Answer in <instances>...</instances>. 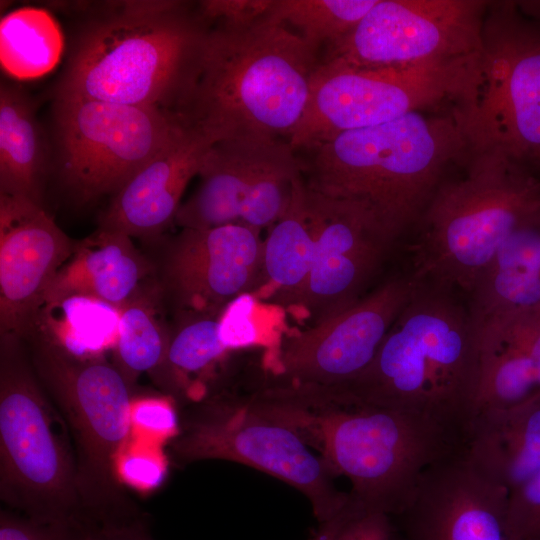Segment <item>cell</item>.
Listing matches in <instances>:
<instances>
[{
	"label": "cell",
	"instance_id": "277c9868",
	"mask_svg": "<svg viewBox=\"0 0 540 540\" xmlns=\"http://www.w3.org/2000/svg\"><path fill=\"white\" fill-rule=\"evenodd\" d=\"M320 60L319 48L268 15L248 26L213 25L175 115L213 143L289 140Z\"/></svg>",
	"mask_w": 540,
	"mask_h": 540
},
{
	"label": "cell",
	"instance_id": "8d00e7d4",
	"mask_svg": "<svg viewBox=\"0 0 540 540\" xmlns=\"http://www.w3.org/2000/svg\"><path fill=\"white\" fill-rule=\"evenodd\" d=\"M180 418L171 400L147 397L133 400L132 424L170 440L179 431Z\"/></svg>",
	"mask_w": 540,
	"mask_h": 540
},
{
	"label": "cell",
	"instance_id": "8fae6325",
	"mask_svg": "<svg viewBox=\"0 0 540 540\" xmlns=\"http://www.w3.org/2000/svg\"><path fill=\"white\" fill-rule=\"evenodd\" d=\"M480 68L475 99L457 108L469 154L500 152L540 166V24L515 2H489Z\"/></svg>",
	"mask_w": 540,
	"mask_h": 540
},
{
	"label": "cell",
	"instance_id": "ffe728a7",
	"mask_svg": "<svg viewBox=\"0 0 540 540\" xmlns=\"http://www.w3.org/2000/svg\"><path fill=\"white\" fill-rule=\"evenodd\" d=\"M212 144L183 123L171 141L113 195L99 228L144 240L160 237L175 222L183 193L198 176Z\"/></svg>",
	"mask_w": 540,
	"mask_h": 540
},
{
	"label": "cell",
	"instance_id": "2e32d148",
	"mask_svg": "<svg viewBox=\"0 0 540 540\" xmlns=\"http://www.w3.org/2000/svg\"><path fill=\"white\" fill-rule=\"evenodd\" d=\"M264 239L241 224L181 228L167 243L157 278L174 316L219 317L226 306L259 288Z\"/></svg>",
	"mask_w": 540,
	"mask_h": 540
},
{
	"label": "cell",
	"instance_id": "9c48e42d",
	"mask_svg": "<svg viewBox=\"0 0 540 540\" xmlns=\"http://www.w3.org/2000/svg\"><path fill=\"white\" fill-rule=\"evenodd\" d=\"M481 53L414 65L357 68L320 60L304 113L289 138L309 151L344 132L427 111L455 100L471 103L481 85Z\"/></svg>",
	"mask_w": 540,
	"mask_h": 540
},
{
	"label": "cell",
	"instance_id": "1f68e13d",
	"mask_svg": "<svg viewBox=\"0 0 540 540\" xmlns=\"http://www.w3.org/2000/svg\"><path fill=\"white\" fill-rule=\"evenodd\" d=\"M506 524L512 540H540V470L509 493Z\"/></svg>",
	"mask_w": 540,
	"mask_h": 540
},
{
	"label": "cell",
	"instance_id": "d590c367",
	"mask_svg": "<svg viewBox=\"0 0 540 540\" xmlns=\"http://www.w3.org/2000/svg\"><path fill=\"white\" fill-rule=\"evenodd\" d=\"M166 472L163 458L146 452H123L118 463L122 484L141 492L158 488L165 480Z\"/></svg>",
	"mask_w": 540,
	"mask_h": 540
},
{
	"label": "cell",
	"instance_id": "60d3db41",
	"mask_svg": "<svg viewBox=\"0 0 540 540\" xmlns=\"http://www.w3.org/2000/svg\"><path fill=\"white\" fill-rule=\"evenodd\" d=\"M517 6L526 14L540 18V1H521Z\"/></svg>",
	"mask_w": 540,
	"mask_h": 540
},
{
	"label": "cell",
	"instance_id": "8992f818",
	"mask_svg": "<svg viewBox=\"0 0 540 540\" xmlns=\"http://www.w3.org/2000/svg\"><path fill=\"white\" fill-rule=\"evenodd\" d=\"M465 164L418 221L413 278L470 293L505 239L540 213V178L500 152L469 154Z\"/></svg>",
	"mask_w": 540,
	"mask_h": 540
},
{
	"label": "cell",
	"instance_id": "7402d4cb",
	"mask_svg": "<svg viewBox=\"0 0 540 540\" xmlns=\"http://www.w3.org/2000/svg\"><path fill=\"white\" fill-rule=\"evenodd\" d=\"M157 276V268L124 233L98 228L74 242L73 252L44 301L68 294L95 297L116 307Z\"/></svg>",
	"mask_w": 540,
	"mask_h": 540
},
{
	"label": "cell",
	"instance_id": "d4e9b609",
	"mask_svg": "<svg viewBox=\"0 0 540 540\" xmlns=\"http://www.w3.org/2000/svg\"><path fill=\"white\" fill-rule=\"evenodd\" d=\"M315 242L311 190L303 175L294 184L287 209L264 238L262 275L255 299L263 297L295 307L311 271Z\"/></svg>",
	"mask_w": 540,
	"mask_h": 540
},
{
	"label": "cell",
	"instance_id": "f35d334b",
	"mask_svg": "<svg viewBox=\"0 0 540 540\" xmlns=\"http://www.w3.org/2000/svg\"><path fill=\"white\" fill-rule=\"evenodd\" d=\"M393 532L391 517L368 512L353 520L337 540H391Z\"/></svg>",
	"mask_w": 540,
	"mask_h": 540
},
{
	"label": "cell",
	"instance_id": "e575fe53",
	"mask_svg": "<svg viewBox=\"0 0 540 540\" xmlns=\"http://www.w3.org/2000/svg\"><path fill=\"white\" fill-rule=\"evenodd\" d=\"M78 526L41 523L7 508L0 512V540H77Z\"/></svg>",
	"mask_w": 540,
	"mask_h": 540
},
{
	"label": "cell",
	"instance_id": "5b68a950",
	"mask_svg": "<svg viewBox=\"0 0 540 540\" xmlns=\"http://www.w3.org/2000/svg\"><path fill=\"white\" fill-rule=\"evenodd\" d=\"M307 152L308 186L360 206L395 242L418 223L447 168L468 159L469 146L456 106L344 132Z\"/></svg>",
	"mask_w": 540,
	"mask_h": 540
},
{
	"label": "cell",
	"instance_id": "d6986e66",
	"mask_svg": "<svg viewBox=\"0 0 540 540\" xmlns=\"http://www.w3.org/2000/svg\"><path fill=\"white\" fill-rule=\"evenodd\" d=\"M74 242L28 198L0 194V338L26 340Z\"/></svg>",
	"mask_w": 540,
	"mask_h": 540
},
{
	"label": "cell",
	"instance_id": "6da1fadb",
	"mask_svg": "<svg viewBox=\"0 0 540 540\" xmlns=\"http://www.w3.org/2000/svg\"><path fill=\"white\" fill-rule=\"evenodd\" d=\"M478 330L448 290L417 281L375 356L354 378L325 387H294L333 402L427 416L466 441L476 414Z\"/></svg>",
	"mask_w": 540,
	"mask_h": 540
},
{
	"label": "cell",
	"instance_id": "d6a6232c",
	"mask_svg": "<svg viewBox=\"0 0 540 540\" xmlns=\"http://www.w3.org/2000/svg\"><path fill=\"white\" fill-rule=\"evenodd\" d=\"M274 0H203L197 2L202 18L211 26L252 25L268 14Z\"/></svg>",
	"mask_w": 540,
	"mask_h": 540
},
{
	"label": "cell",
	"instance_id": "ab89813d",
	"mask_svg": "<svg viewBox=\"0 0 540 540\" xmlns=\"http://www.w3.org/2000/svg\"><path fill=\"white\" fill-rule=\"evenodd\" d=\"M364 508L353 498L331 519L322 522L312 540H337L343 530L356 518L364 515Z\"/></svg>",
	"mask_w": 540,
	"mask_h": 540
},
{
	"label": "cell",
	"instance_id": "cb8c5ba5",
	"mask_svg": "<svg viewBox=\"0 0 540 540\" xmlns=\"http://www.w3.org/2000/svg\"><path fill=\"white\" fill-rule=\"evenodd\" d=\"M470 295L475 325L493 317L540 311V213L505 239Z\"/></svg>",
	"mask_w": 540,
	"mask_h": 540
},
{
	"label": "cell",
	"instance_id": "30bf717a",
	"mask_svg": "<svg viewBox=\"0 0 540 540\" xmlns=\"http://www.w3.org/2000/svg\"><path fill=\"white\" fill-rule=\"evenodd\" d=\"M168 447L179 464L219 459L270 474L302 492L320 523L351 498L336 488L335 476L296 431L263 413L249 398L216 395L201 400L182 416Z\"/></svg>",
	"mask_w": 540,
	"mask_h": 540
},
{
	"label": "cell",
	"instance_id": "52a82bcc",
	"mask_svg": "<svg viewBox=\"0 0 540 540\" xmlns=\"http://www.w3.org/2000/svg\"><path fill=\"white\" fill-rule=\"evenodd\" d=\"M26 349L23 340L0 338V498L37 522L79 525L71 438Z\"/></svg>",
	"mask_w": 540,
	"mask_h": 540
},
{
	"label": "cell",
	"instance_id": "5bb4252c",
	"mask_svg": "<svg viewBox=\"0 0 540 540\" xmlns=\"http://www.w3.org/2000/svg\"><path fill=\"white\" fill-rule=\"evenodd\" d=\"M489 2L378 0L322 60L357 68L445 62L479 55Z\"/></svg>",
	"mask_w": 540,
	"mask_h": 540
},
{
	"label": "cell",
	"instance_id": "ac0fdd59",
	"mask_svg": "<svg viewBox=\"0 0 540 540\" xmlns=\"http://www.w3.org/2000/svg\"><path fill=\"white\" fill-rule=\"evenodd\" d=\"M509 491L483 473L464 446L428 466L396 516L402 540H512Z\"/></svg>",
	"mask_w": 540,
	"mask_h": 540
},
{
	"label": "cell",
	"instance_id": "603a6c76",
	"mask_svg": "<svg viewBox=\"0 0 540 540\" xmlns=\"http://www.w3.org/2000/svg\"><path fill=\"white\" fill-rule=\"evenodd\" d=\"M465 451L509 493L540 470V392L505 408H483L470 426Z\"/></svg>",
	"mask_w": 540,
	"mask_h": 540
},
{
	"label": "cell",
	"instance_id": "e0dca14e",
	"mask_svg": "<svg viewBox=\"0 0 540 540\" xmlns=\"http://www.w3.org/2000/svg\"><path fill=\"white\" fill-rule=\"evenodd\" d=\"M310 190L315 250L306 286L295 306L310 321L309 326L363 298L394 244L360 206Z\"/></svg>",
	"mask_w": 540,
	"mask_h": 540
},
{
	"label": "cell",
	"instance_id": "44dd1931",
	"mask_svg": "<svg viewBox=\"0 0 540 540\" xmlns=\"http://www.w3.org/2000/svg\"><path fill=\"white\" fill-rule=\"evenodd\" d=\"M475 326L480 349L476 412L510 407L540 392V311L493 317Z\"/></svg>",
	"mask_w": 540,
	"mask_h": 540
},
{
	"label": "cell",
	"instance_id": "74e56055",
	"mask_svg": "<svg viewBox=\"0 0 540 540\" xmlns=\"http://www.w3.org/2000/svg\"><path fill=\"white\" fill-rule=\"evenodd\" d=\"M77 540H153L146 516L78 526Z\"/></svg>",
	"mask_w": 540,
	"mask_h": 540
},
{
	"label": "cell",
	"instance_id": "4316f807",
	"mask_svg": "<svg viewBox=\"0 0 540 540\" xmlns=\"http://www.w3.org/2000/svg\"><path fill=\"white\" fill-rule=\"evenodd\" d=\"M119 308L92 296L68 294L45 301L30 335L77 358H103L119 336Z\"/></svg>",
	"mask_w": 540,
	"mask_h": 540
},
{
	"label": "cell",
	"instance_id": "7a4b0ae2",
	"mask_svg": "<svg viewBox=\"0 0 540 540\" xmlns=\"http://www.w3.org/2000/svg\"><path fill=\"white\" fill-rule=\"evenodd\" d=\"M56 97L159 108L190 91L211 25L197 2H87Z\"/></svg>",
	"mask_w": 540,
	"mask_h": 540
},
{
	"label": "cell",
	"instance_id": "836d02e7",
	"mask_svg": "<svg viewBox=\"0 0 540 540\" xmlns=\"http://www.w3.org/2000/svg\"><path fill=\"white\" fill-rule=\"evenodd\" d=\"M255 300L252 294H243L222 311L219 317V333L229 351L255 344L257 333L251 317Z\"/></svg>",
	"mask_w": 540,
	"mask_h": 540
},
{
	"label": "cell",
	"instance_id": "f1b7e54d",
	"mask_svg": "<svg viewBox=\"0 0 540 540\" xmlns=\"http://www.w3.org/2000/svg\"><path fill=\"white\" fill-rule=\"evenodd\" d=\"M63 34L52 14L43 8L22 7L0 21V63L16 80L49 73L63 52Z\"/></svg>",
	"mask_w": 540,
	"mask_h": 540
},
{
	"label": "cell",
	"instance_id": "4fadbf2b",
	"mask_svg": "<svg viewBox=\"0 0 540 540\" xmlns=\"http://www.w3.org/2000/svg\"><path fill=\"white\" fill-rule=\"evenodd\" d=\"M305 169V160L288 140L215 142L199 170V184L181 204L175 223L194 229L241 224L262 231L283 215Z\"/></svg>",
	"mask_w": 540,
	"mask_h": 540
},
{
	"label": "cell",
	"instance_id": "484cf974",
	"mask_svg": "<svg viewBox=\"0 0 540 540\" xmlns=\"http://www.w3.org/2000/svg\"><path fill=\"white\" fill-rule=\"evenodd\" d=\"M47 154L34 100L9 81L0 85V194L42 204Z\"/></svg>",
	"mask_w": 540,
	"mask_h": 540
},
{
	"label": "cell",
	"instance_id": "b9f144b4",
	"mask_svg": "<svg viewBox=\"0 0 540 540\" xmlns=\"http://www.w3.org/2000/svg\"><path fill=\"white\" fill-rule=\"evenodd\" d=\"M391 540H402L401 537L399 536V534L396 533L395 529H394V532L392 534Z\"/></svg>",
	"mask_w": 540,
	"mask_h": 540
},
{
	"label": "cell",
	"instance_id": "83f0119b",
	"mask_svg": "<svg viewBox=\"0 0 540 540\" xmlns=\"http://www.w3.org/2000/svg\"><path fill=\"white\" fill-rule=\"evenodd\" d=\"M113 364L132 387L143 373L154 379L164 365L171 335L157 276L121 305Z\"/></svg>",
	"mask_w": 540,
	"mask_h": 540
},
{
	"label": "cell",
	"instance_id": "9a60e30c",
	"mask_svg": "<svg viewBox=\"0 0 540 540\" xmlns=\"http://www.w3.org/2000/svg\"><path fill=\"white\" fill-rule=\"evenodd\" d=\"M416 285L413 276L388 279L340 313L286 335L264 360L271 383L325 387L357 376L372 361Z\"/></svg>",
	"mask_w": 540,
	"mask_h": 540
},
{
	"label": "cell",
	"instance_id": "7c38bea8",
	"mask_svg": "<svg viewBox=\"0 0 540 540\" xmlns=\"http://www.w3.org/2000/svg\"><path fill=\"white\" fill-rule=\"evenodd\" d=\"M59 180L81 205L117 193L182 126L168 111L81 98L56 97Z\"/></svg>",
	"mask_w": 540,
	"mask_h": 540
},
{
	"label": "cell",
	"instance_id": "f546056e",
	"mask_svg": "<svg viewBox=\"0 0 540 540\" xmlns=\"http://www.w3.org/2000/svg\"><path fill=\"white\" fill-rule=\"evenodd\" d=\"M166 359L153 379L171 397L190 399L192 376L204 375L230 352L219 333V317L174 316Z\"/></svg>",
	"mask_w": 540,
	"mask_h": 540
},
{
	"label": "cell",
	"instance_id": "4dcf8cb0",
	"mask_svg": "<svg viewBox=\"0 0 540 540\" xmlns=\"http://www.w3.org/2000/svg\"><path fill=\"white\" fill-rule=\"evenodd\" d=\"M378 0H274L268 17L321 49L350 33Z\"/></svg>",
	"mask_w": 540,
	"mask_h": 540
},
{
	"label": "cell",
	"instance_id": "ba28073f",
	"mask_svg": "<svg viewBox=\"0 0 540 540\" xmlns=\"http://www.w3.org/2000/svg\"><path fill=\"white\" fill-rule=\"evenodd\" d=\"M26 343L36 375L71 438L85 522L144 515L118 474L133 428L132 387L105 357L77 358L36 340Z\"/></svg>",
	"mask_w": 540,
	"mask_h": 540
},
{
	"label": "cell",
	"instance_id": "3957f363",
	"mask_svg": "<svg viewBox=\"0 0 540 540\" xmlns=\"http://www.w3.org/2000/svg\"><path fill=\"white\" fill-rule=\"evenodd\" d=\"M319 452L332 474L345 476L369 512L398 516L423 471L464 445L437 421L407 411L321 400L269 384L248 397Z\"/></svg>",
	"mask_w": 540,
	"mask_h": 540
}]
</instances>
